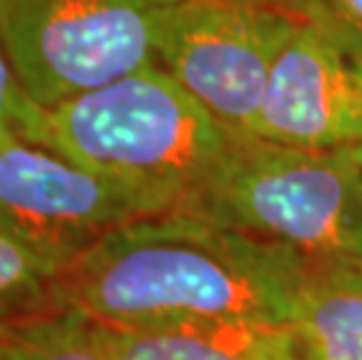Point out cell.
I'll list each match as a JSON object with an SVG mask.
<instances>
[{
    "instance_id": "1",
    "label": "cell",
    "mask_w": 362,
    "mask_h": 360,
    "mask_svg": "<svg viewBox=\"0 0 362 360\" xmlns=\"http://www.w3.org/2000/svg\"><path fill=\"white\" fill-rule=\"evenodd\" d=\"M309 257L175 209L110 229L59 274L57 304L129 330L295 323Z\"/></svg>"
},
{
    "instance_id": "2",
    "label": "cell",
    "mask_w": 362,
    "mask_h": 360,
    "mask_svg": "<svg viewBox=\"0 0 362 360\" xmlns=\"http://www.w3.org/2000/svg\"><path fill=\"white\" fill-rule=\"evenodd\" d=\"M234 132L161 66L45 110L35 145L110 178L178 199L185 209L232 148Z\"/></svg>"
},
{
    "instance_id": "3",
    "label": "cell",
    "mask_w": 362,
    "mask_h": 360,
    "mask_svg": "<svg viewBox=\"0 0 362 360\" xmlns=\"http://www.w3.org/2000/svg\"><path fill=\"white\" fill-rule=\"evenodd\" d=\"M185 211L313 260L362 262V168L349 150H302L236 134Z\"/></svg>"
},
{
    "instance_id": "4",
    "label": "cell",
    "mask_w": 362,
    "mask_h": 360,
    "mask_svg": "<svg viewBox=\"0 0 362 360\" xmlns=\"http://www.w3.org/2000/svg\"><path fill=\"white\" fill-rule=\"evenodd\" d=\"M178 0H0V47L42 110L157 66Z\"/></svg>"
},
{
    "instance_id": "5",
    "label": "cell",
    "mask_w": 362,
    "mask_h": 360,
    "mask_svg": "<svg viewBox=\"0 0 362 360\" xmlns=\"http://www.w3.org/2000/svg\"><path fill=\"white\" fill-rule=\"evenodd\" d=\"M175 209L178 199L166 192L0 136V222L61 267L110 229Z\"/></svg>"
},
{
    "instance_id": "6",
    "label": "cell",
    "mask_w": 362,
    "mask_h": 360,
    "mask_svg": "<svg viewBox=\"0 0 362 360\" xmlns=\"http://www.w3.org/2000/svg\"><path fill=\"white\" fill-rule=\"evenodd\" d=\"M297 21L276 7L178 0L164 17L157 66L229 132L250 136L269 73Z\"/></svg>"
},
{
    "instance_id": "7",
    "label": "cell",
    "mask_w": 362,
    "mask_h": 360,
    "mask_svg": "<svg viewBox=\"0 0 362 360\" xmlns=\"http://www.w3.org/2000/svg\"><path fill=\"white\" fill-rule=\"evenodd\" d=\"M250 136L302 150L362 145V82L327 28L297 21L269 73Z\"/></svg>"
},
{
    "instance_id": "8",
    "label": "cell",
    "mask_w": 362,
    "mask_h": 360,
    "mask_svg": "<svg viewBox=\"0 0 362 360\" xmlns=\"http://www.w3.org/2000/svg\"><path fill=\"white\" fill-rule=\"evenodd\" d=\"M87 320L105 360H309L295 323H192L129 330Z\"/></svg>"
},
{
    "instance_id": "9",
    "label": "cell",
    "mask_w": 362,
    "mask_h": 360,
    "mask_svg": "<svg viewBox=\"0 0 362 360\" xmlns=\"http://www.w3.org/2000/svg\"><path fill=\"white\" fill-rule=\"evenodd\" d=\"M295 325L309 360H362V262L309 257Z\"/></svg>"
},
{
    "instance_id": "10",
    "label": "cell",
    "mask_w": 362,
    "mask_h": 360,
    "mask_svg": "<svg viewBox=\"0 0 362 360\" xmlns=\"http://www.w3.org/2000/svg\"><path fill=\"white\" fill-rule=\"evenodd\" d=\"M57 260L47 257L0 222V337L57 304V281L61 274Z\"/></svg>"
},
{
    "instance_id": "11",
    "label": "cell",
    "mask_w": 362,
    "mask_h": 360,
    "mask_svg": "<svg viewBox=\"0 0 362 360\" xmlns=\"http://www.w3.org/2000/svg\"><path fill=\"white\" fill-rule=\"evenodd\" d=\"M0 360H105V356L82 313L54 309L0 337Z\"/></svg>"
},
{
    "instance_id": "12",
    "label": "cell",
    "mask_w": 362,
    "mask_h": 360,
    "mask_svg": "<svg viewBox=\"0 0 362 360\" xmlns=\"http://www.w3.org/2000/svg\"><path fill=\"white\" fill-rule=\"evenodd\" d=\"M42 122L45 110L26 96L3 47H0V129L14 134L24 143L35 145Z\"/></svg>"
},
{
    "instance_id": "13",
    "label": "cell",
    "mask_w": 362,
    "mask_h": 360,
    "mask_svg": "<svg viewBox=\"0 0 362 360\" xmlns=\"http://www.w3.org/2000/svg\"><path fill=\"white\" fill-rule=\"evenodd\" d=\"M313 21L334 35L362 40V0H311Z\"/></svg>"
},
{
    "instance_id": "14",
    "label": "cell",
    "mask_w": 362,
    "mask_h": 360,
    "mask_svg": "<svg viewBox=\"0 0 362 360\" xmlns=\"http://www.w3.org/2000/svg\"><path fill=\"white\" fill-rule=\"evenodd\" d=\"M225 3H248V5H262V7H276V10L290 12L299 19L313 21L311 0H225Z\"/></svg>"
},
{
    "instance_id": "15",
    "label": "cell",
    "mask_w": 362,
    "mask_h": 360,
    "mask_svg": "<svg viewBox=\"0 0 362 360\" xmlns=\"http://www.w3.org/2000/svg\"><path fill=\"white\" fill-rule=\"evenodd\" d=\"M334 37L344 47L346 54H349V59L353 61V66H356V71L360 75V82H362V40H356V37H344V35H334Z\"/></svg>"
},
{
    "instance_id": "16",
    "label": "cell",
    "mask_w": 362,
    "mask_h": 360,
    "mask_svg": "<svg viewBox=\"0 0 362 360\" xmlns=\"http://www.w3.org/2000/svg\"><path fill=\"white\" fill-rule=\"evenodd\" d=\"M351 152H353V157H356V162L362 168V145H358V148H351Z\"/></svg>"
},
{
    "instance_id": "17",
    "label": "cell",
    "mask_w": 362,
    "mask_h": 360,
    "mask_svg": "<svg viewBox=\"0 0 362 360\" xmlns=\"http://www.w3.org/2000/svg\"><path fill=\"white\" fill-rule=\"evenodd\" d=\"M5 134H10V132H5V129H0V136H5Z\"/></svg>"
}]
</instances>
